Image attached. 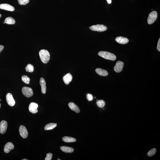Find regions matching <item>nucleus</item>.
<instances>
[{
  "label": "nucleus",
  "instance_id": "f257e3e1",
  "mask_svg": "<svg viewBox=\"0 0 160 160\" xmlns=\"http://www.w3.org/2000/svg\"><path fill=\"white\" fill-rule=\"evenodd\" d=\"M41 60L44 64H47L50 59V55L48 51L45 49L41 50L39 52Z\"/></svg>",
  "mask_w": 160,
  "mask_h": 160
},
{
  "label": "nucleus",
  "instance_id": "f03ea898",
  "mask_svg": "<svg viewBox=\"0 0 160 160\" xmlns=\"http://www.w3.org/2000/svg\"><path fill=\"white\" fill-rule=\"evenodd\" d=\"M98 55L103 58L112 61H115L116 57L114 54L109 52L101 51L99 52Z\"/></svg>",
  "mask_w": 160,
  "mask_h": 160
},
{
  "label": "nucleus",
  "instance_id": "7ed1b4c3",
  "mask_svg": "<svg viewBox=\"0 0 160 160\" xmlns=\"http://www.w3.org/2000/svg\"><path fill=\"white\" fill-rule=\"evenodd\" d=\"M90 30L94 31L102 32L105 31L107 30V27L102 24L94 25L89 27Z\"/></svg>",
  "mask_w": 160,
  "mask_h": 160
},
{
  "label": "nucleus",
  "instance_id": "20e7f679",
  "mask_svg": "<svg viewBox=\"0 0 160 160\" xmlns=\"http://www.w3.org/2000/svg\"><path fill=\"white\" fill-rule=\"evenodd\" d=\"M157 13L155 11H153L150 13L147 19L148 23L151 24L154 23L157 18Z\"/></svg>",
  "mask_w": 160,
  "mask_h": 160
},
{
  "label": "nucleus",
  "instance_id": "39448f33",
  "mask_svg": "<svg viewBox=\"0 0 160 160\" xmlns=\"http://www.w3.org/2000/svg\"><path fill=\"white\" fill-rule=\"evenodd\" d=\"M22 93L24 96L28 98L31 97L33 94V90L31 88L24 87L22 88Z\"/></svg>",
  "mask_w": 160,
  "mask_h": 160
},
{
  "label": "nucleus",
  "instance_id": "423d86ee",
  "mask_svg": "<svg viewBox=\"0 0 160 160\" xmlns=\"http://www.w3.org/2000/svg\"><path fill=\"white\" fill-rule=\"evenodd\" d=\"M19 132L20 136L24 139L28 137V130L24 126L21 125L19 127Z\"/></svg>",
  "mask_w": 160,
  "mask_h": 160
},
{
  "label": "nucleus",
  "instance_id": "0eeeda50",
  "mask_svg": "<svg viewBox=\"0 0 160 160\" xmlns=\"http://www.w3.org/2000/svg\"><path fill=\"white\" fill-rule=\"evenodd\" d=\"M124 63L123 62L118 61L116 64L115 66L114 67V70L116 72L120 73L122 70L124 66Z\"/></svg>",
  "mask_w": 160,
  "mask_h": 160
},
{
  "label": "nucleus",
  "instance_id": "6e6552de",
  "mask_svg": "<svg viewBox=\"0 0 160 160\" xmlns=\"http://www.w3.org/2000/svg\"><path fill=\"white\" fill-rule=\"evenodd\" d=\"M7 102L10 106H14L15 104V101L13 99L12 95L11 93H8L6 96Z\"/></svg>",
  "mask_w": 160,
  "mask_h": 160
},
{
  "label": "nucleus",
  "instance_id": "1a4fd4ad",
  "mask_svg": "<svg viewBox=\"0 0 160 160\" xmlns=\"http://www.w3.org/2000/svg\"><path fill=\"white\" fill-rule=\"evenodd\" d=\"M8 127L7 122L2 120L0 123V133L3 134L6 132Z\"/></svg>",
  "mask_w": 160,
  "mask_h": 160
},
{
  "label": "nucleus",
  "instance_id": "9d476101",
  "mask_svg": "<svg viewBox=\"0 0 160 160\" xmlns=\"http://www.w3.org/2000/svg\"><path fill=\"white\" fill-rule=\"evenodd\" d=\"M38 105L36 103L32 102L30 104L29 106V110L30 112L33 114H35L38 112L37 108Z\"/></svg>",
  "mask_w": 160,
  "mask_h": 160
},
{
  "label": "nucleus",
  "instance_id": "9b49d317",
  "mask_svg": "<svg viewBox=\"0 0 160 160\" xmlns=\"http://www.w3.org/2000/svg\"><path fill=\"white\" fill-rule=\"evenodd\" d=\"M0 9L11 11H14L15 10V8L13 6L7 4H0Z\"/></svg>",
  "mask_w": 160,
  "mask_h": 160
},
{
  "label": "nucleus",
  "instance_id": "f8f14e48",
  "mask_svg": "<svg viewBox=\"0 0 160 160\" xmlns=\"http://www.w3.org/2000/svg\"><path fill=\"white\" fill-rule=\"evenodd\" d=\"M14 146L13 144L11 142H8L5 145L4 151L5 153H9L14 148Z\"/></svg>",
  "mask_w": 160,
  "mask_h": 160
},
{
  "label": "nucleus",
  "instance_id": "ddd939ff",
  "mask_svg": "<svg viewBox=\"0 0 160 160\" xmlns=\"http://www.w3.org/2000/svg\"><path fill=\"white\" fill-rule=\"evenodd\" d=\"M63 81L66 85H69L72 79V76L70 73H68L63 77Z\"/></svg>",
  "mask_w": 160,
  "mask_h": 160
},
{
  "label": "nucleus",
  "instance_id": "4468645a",
  "mask_svg": "<svg viewBox=\"0 0 160 160\" xmlns=\"http://www.w3.org/2000/svg\"><path fill=\"white\" fill-rule=\"evenodd\" d=\"M115 40L118 43L121 44H125L128 43V39L126 37H118L115 39Z\"/></svg>",
  "mask_w": 160,
  "mask_h": 160
},
{
  "label": "nucleus",
  "instance_id": "2eb2a0df",
  "mask_svg": "<svg viewBox=\"0 0 160 160\" xmlns=\"http://www.w3.org/2000/svg\"><path fill=\"white\" fill-rule=\"evenodd\" d=\"M40 84L41 86V91L43 94H45L46 91V87L45 79L43 78H41L40 80Z\"/></svg>",
  "mask_w": 160,
  "mask_h": 160
},
{
  "label": "nucleus",
  "instance_id": "dca6fc26",
  "mask_svg": "<svg viewBox=\"0 0 160 160\" xmlns=\"http://www.w3.org/2000/svg\"><path fill=\"white\" fill-rule=\"evenodd\" d=\"M68 105L71 110L75 112L76 113H78L80 112V110L79 107L74 103H69L68 104Z\"/></svg>",
  "mask_w": 160,
  "mask_h": 160
},
{
  "label": "nucleus",
  "instance_id": "f3484780",
  "mask_svg": "<svg viewBox=\"0 0 160 160\" xmlns=\"http://www.w3.org/2000/svg\"><path fill=\"white\" fill-rule=\"evenodd\" d=\"M96 72L99 75L102 76H106L108 75V71L103 69L98 68L96 69Z\"/></svg>",
  "mask_w": 160,
  "mask_h": 160
},
{
  "label": "nucleus",
  "instance_id": "a211bd4d",
  "mask_svg": "<svg viewBox=\"0 0 160 160\" xmlns=\"http://www.w3.org/2000/svg\"><path fill=\"white\" fill-rule=\"evenodd\" d=\"M61 150L65 153H72L74 151V149L71 147L66 146H62L60 147Z\"/></svg>",
  "mask_w": 160,
  "mask_h": 160
},
{
  "label": "nucleus",
  "instance_id": "6ab92c4d",
  "mask_svg": "<svg viewBox=\"0 0 160 160\" xmlns=\"http://www.w3.org/2000/svg\"><path fill=\"white\" fill-rule=\"evenodd\" d=\"M62 140L66 143H72L76 142V140L74 138L70 137H65L62 138Z\"/></svg>",
  "mask_w": 160,
  "mask_h": 160
},
{
  "label": "nucleus",
  "instance_id": "aec40b11",
  "mask_svg": "<svg viewBox=\"0 0 160 160\" xmlns=\"http://www.w3.org/2000/svg\"><path fill=\"white\" fill-rule=\"evenodd\" d=\"M57 123H49L45 125V127H44V129L45 130H52V129L57 127Z\"/></svg>",
  "mask_w": 160,
  "mask_h": 160
},
{
  "label": "nucleus",
  "instance_id": "412c9836",
  "mask_svg": "<svg viewBox=\"0 0 160 160\" xmlns=\"http://www.w3.org/2000/svg\"><path fill=\"white\" fill-rule=\"evenodd\" d=\"M4 22L5 23L8 24H14L16 23L14 19L11 17H8L5 19Z\"/></svg>",
  "mask_w": 160,
  "mask_h": 160
},
{
  "label": "nucleus",
  "instance_id": "4be33fe9",
  "mask_svg": "<svg viewBox=\"0 0 160 160\" xmlns=\"http://www.w3.org/2000/svg\"><path fill=\"white\" fill-rule=\"evenodd\" d=\"M25 69L27 72H32L34 71V66L31 64H29L25 67Z\"/></svg>",
  "mask_w": 160,
  "mask_h": 160
},
{
  "label": "nucleus",
  "instance_id": "5701e85b",
  "mask_svg": "<svg viewBox=\"0 0 160 160\" xmlns=\"http://www.w3.org/2000/svg\"><path fill=\"white\" fill-rule=\"evenodd\" d=\"M96 104L98 107L100 108H102L105 105V102L103 100H97Z\"/></svg>",
  "mask_w": 160,
  "mask_h": 160
},
{
  "label": "nucleus",
  "instance_id": "b1692460",
  "mask_svg": "<svg viewBox=\"0 0 160 160\" xmlns=\"http://www.w3.org/2000/svg\"><path fill=\"white\" fill-rule=\"evenodd\" d=\"M22 81L25 84H29L30 81V78L28 76L23 75L21 77Z\"/></svg>",
  "mask_w": 160,
  "mask_h": 160
},
{
  "label": "nucleus",
  "instance_id": "393cba45",
  "mask_svg": "<svg viewBox=\"0 0 160 160\" xmlns=\"http://www.w3.org/2000/svg\"><path fill=\"white\" fill-rule=\"evenodd\" d=\"M156 149L155 148H153L149 151L147 153L148 156H152L154 155L156 152Z\"/></svg>",
  "mask_w": 160,
  "mask_h": 160
},
{
  "label": "nucleus",
  "instance_id": "a878e982",
  "mask_svg": "<svg viewBox=\"0 0 160 160\" xmlns=\"http://www.w3.org/2000/svg\"><path fill=\"white\" fill-rule=\"evenodd\" d=\"M29 0H18L19 4L21 5H25L29 2Z\"/></svg>",
  "mask_w": 160,
  "mask_h": 160
},
{
  "label": "nucleus",
  "instance_id": "bb28decb",
  "mask_svg": "<svg viewBox=\"0 0 160 160\" xmlns=\"http://www.w3.org/2000/svg\"><path fill=\"white\" fill-rule=\"evenodd\" d=\"M52 157V153H48L47 154L46 157L45 158V160H51Z\"/></svg>",
  "mask_w": 160,
  "mask_h": 160
},
{
  "label": "nucleus",
  "instance_id": "cd10ccee",
  "mask_svg": "<svg viewBox=\"0 0 160 160\" xmlns=\"http://www.w3.org/2000/svg\"><path fill=\"white\" fill-rule=\"evenodd\" d=\"M86 98L88 101H91L93 100V96L91 94H87L86 95Z\"/></svg>",
  "mask_w": 160,
  "mask_h": 160
},
{
  "label": "nucleus",
  "instance_id": "c85d7f7f",
  "mask_svg": "<svg viewBox=\"0 0 160 160\" xmlns=\"http://www.w3.org/2000/svg\"><path fill=\"white\" fill-rule=\"evenodd\" d=\"M157 50L159 51H160V38H159V40H158L157 47Z\"/></svg>",
  "mask_w": 160,
  "mask_h": 160
},
{
  "label": "nucleus",
  "instance_id": "c756f323",
  "mask_svg": "<svg viewBox=\"0 0 160 160\" xmlns=\"http://www.w3.org/2000/svg\"><path fill=\"white\" fill-rule=\"evenodd\" d=\"M4 46L0 45V52H2V51L3 50V49H4Z\"/></svg>",
  "mask_w": 160,
  "mask_h": 160
},
{
  "label": "nucleus",
  "instance_id": "7c9ffc66",
  "mask_svg": "<svg viewBox=\"0 0 160 160\" xmlns=\"http://www.w3.org/2000/svg\"><path fill=\"white\" fill-rule=\"evenodd\" d=\"M108 3L109 4H111L112 2V0H106Z\"/></svg>",
  "mask_w": 160,
  "mask_h": 160
},
{
  "label": "nucleus",
  "instance_id": "2f4dec72",
  "mask_svg": "<svg viewBox=\"0 0 160 160\" xmlns=\"http://www.w3.org/2000/svg\"><path fill=\"white\" fill-rule=\"evenodd\" d=\"M22 160H28V159H22Z\"/></svg>",
  "mask_w": 160,
  "mask_h": 160
},
{
  "label": "nucleus",
  "instance_id": "473e14b6",
  "mask_svg": "<svg viewBox=\"0 0 160 160\" xmlns=\"http://www.w3.org/2000/svg\"><path fill=\"white\" fill-rule=\"evenodd\" d=\"M1 103H0V108H1Z\"/></svg>",
  "mask_w": 160,
  "mask_h": 160
},
{
  "label": "nucleus",
  "instance_id": "72a5a7b5",
  "mask_svg": "<svg viewBox=\"0 0 160 160\" xmlns=\"http://www.w3.org/2000/svg\"><path fill=\"white\" fill-rule=\"evenodd\" d=\"M1 14H0V18L1 17Z\"/></svg>",
  "mask_w": 160,
  "mask_h": 160
}]
</instances>
